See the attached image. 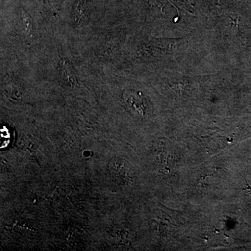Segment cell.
Instances as JSON below:
<instances>
[{"label": "cell", "instance_id": "1", "mask_svg": "<svg viewBox=\"0 0 251 251\" xmlns=\"http://www.w3.org/2000/svg\"><path fill=\"white\" fill-rule=\"evenodd\" d=\"M89 6L87 0H77L73 10V20L76 25L83 24L89 18Z\"/></svg>", "mask_w": 251, "mask_h": 251}, {"label": "cell", "instance_id": "2", "mask_svg": "<svg viewBox=\"0 0 251 251\" xmlns=\"http://www.w3.org/2000/svg\"><path fill=\"white\" fill-rule=\"evenodd\" d=\"M138 96H136V94L131 93H126L124 96V99H125V101L126 102L127 104L130 107V108L134 109L137 110L140 114L143 115L144 113L143 108H142V104L138 103V102L141 101L142 99H139Z\"/></svg>", "mask_w": 251, "mask_h": 251}, {"label": "cell", "instance_id": "3", "mask_svg": "<svg viewBox=\"0 0 251 251\" xmlns=\"http://www.w3.org/2000/svg\"><path fill=\"white\" fill-rule=\"evenodd\" d=\"M21 18L23 19V27L24 28V30L26 33H29L31 29H32V25L30 21V18L28 16V15L23 14Z\"/></svg>", "mask_w": 251, "mask_h": 251}]
</instances>
